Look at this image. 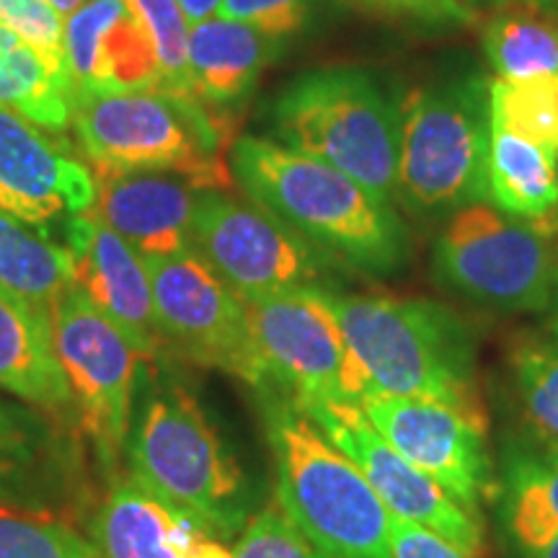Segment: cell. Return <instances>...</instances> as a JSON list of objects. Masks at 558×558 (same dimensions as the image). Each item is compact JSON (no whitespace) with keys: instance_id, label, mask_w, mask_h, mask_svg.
<instances>
[{"instance_id":"6da1fadb","label":"cell","mask_w":558,"mask_h":558,"mask_svg":"<svg viewBox=\"0 0 558 558\" xmlns=\"http://www.w3.org/2000/svg\"><path fill=\"white\" fill-rule=\"evenodd\" d=\"M230 171L251 202L337 264L375 277L407 264L409 235L399 215L324 160L277 140L243 135L230 148Z\"/></svg>"},{"instance_id":"7a4b0ae2","label":"cell","mask_w":558,"mask_h":558,"mask_svg":"<svg viewBox=\"0 0 558 558\" xmlns=\"http://www.w3.org/2000/svg\"><path fill=\"white\" fill-rule=\"evenodd\" d=\"M145 362V399L124 450L128 476L177 505L218 538H233L248 525L254 492L226 437L184 383Z\"/></svg>"},{"instance_id":"3957f363","label":"cell","mask_w":558,"mask_h":558,"mask_svg":"<svg viewBox=\"0 0 558 558\" xmlns=\"http://www.w3.org/2000/svg\"><path fill=\"white\" fill-rule=\"evenodd\" d=\"M329 303L369 393L439 403L486 429L476 347L456 313L432 300L339 295L331 290Z\"/></svg>"},{"instance_id":"277c9868","label":"cell","mask_w":558,"mask_h":558,"mask_svg":"<svg viewBox=\"0 0 558 558\" xmlns=\"http://www.w3.org/2000/svg\"><path fill=\"white\" fill-rule=\"evenodd\" d=\"M264 424L275 458L277 501L318 550L339 558H393L390 520L357 465L295 399L264 388Z\"/></svg>"},{"instance_id":"5b68a950","label":"cell","mask_w":558,"mask_h":558,"mask_svg":"<svg viewBox=\"0 0 558 558\" xmlns=\"http://www.w3.org/2000/svg\"><path fill=\"white\" fill-rule=\"evenodd\" d=\"M269 130L279 145L333 166L390 205L401 150V107L367 70L300 73L271 99Z\"/></svg>"},{"instance_id":"8992f818","label":"cell","mask_w":558,"mask_h":558,"mask_svg":"<svg viewBox=\"0 0 558 558\" xmlns=\"http://www.w3.org/2000/svg\"><path fill=\"white\" fill-rule=\"evenodd\" d=\"M73 128L96 181L169 173L199 192H222L233 171L222 163L218 117L194 99L158 94H75Z\"/></svg>"},{"instance_id":"52a82bcc","label":"cell","mask_w":558,"mask_h":558,"mask_svg":"<svg viewBox=\"0 0 558 558\" xmlns=\"http://www.w3.org/2000/svg\"><path fill=\"white\" fill-rule=\"evenodd\" d=\"M488 83L478 75L418 88L401 107L396 197L416 215L458 213L486 197Z\"/></svg>"},{"instance_id":"ba28073f","label":"cell","mask_w":558,"mask_h":558,"mask_svg":"<svg viewBox=\"0 0 558 558\" xmlns=\"http://www.w3.org/2000/svg\"><path fill=\"white\" fill-rule=\"evenodd\" d=\"M548 220H518L486 202L460 207L435 243L432 271L450 292L486 308L548 311L558 282Z\"/></svg>"},{"instance_id":"9c48e42d","label":"cell","mask_w":558,"mask_h":558,"mask_svg":"<svg viewBox=\"0 0 558 558\" xmlns=\"http://www.w3.org/2000/svg\"><path fill=\"white\" fill-rule=\"evenodd\" d=\"M52 339L83 432L101 465L117 471L135 418L140 373L148 360L78 284L52 305Z\"/></svg>"},{"instance_id":"30bf717a","label":"cell","mask_w":558,"mask_h":558,"mask_svg":"<svg viewBox=\"0 0 558 558\" xmlns=\"http://www.w3.org/2000/svg\"><path fill=\"white\" fill-rule=\"evenodd\" d=\"M251 337L267 369V388L298 403L367 399L369 383L349 352L326 288L246 300Z\"/></svg>"},{"instance_id":"8fae6325","label":"cell","mask_w":558,"mask_h":558,"mask_svg":"<svg viewBox=\"0 0 558 558\" xmlns=\"http://www.w3.org/2000/svg\"><path fill=\"white\" fill-rule=\"evenodd\" d=\"M192 251L243 300L324 288L333 262L256 202L199 192Z\"/></svg>"},{"instance_id":"7c38bea8","label":"cell","mask_w":558,"mask_h":558,"mask_svg":"<svg viewBox=\"0 0 558 558\" xmlns=\"http://www.w3.org/2000/svg\"><path fill=\"white\" fill-rule=\"evenodd\" d=\"M156 320L166 349L199 367L267 388V369L251 337L246 300L235 295L194 251L148 259Z\"/></svg>"},{"instance_id":"4fadbf2b","label":"cell","mask_w":558,"mask_h":558,"mask_svg":"<svg viewBox=\"0 0 558 558\" xmlns=\"http://www.w3.org/2000/svg\"><path fill=\"white\" fill-rule=\"evenodd\" d=\"M298 407L365 473L369 486L393 518L422 525L469 558H484L486 535L481 518L460 507L435 478L390 448L357 403L329 399Z\"/></svg>"},{"instance_id":"5bb4252c","label":"cell","mask_w":558,"mask_h":558,"mask_svg":"<svg viewBox=\"0 0 558 558\" xmlns=\"http://www.w3.org/2000/svg\"><path fill=\"white\" fill-rule=\"evenodd\" d=\"M360 409L390 448L435 478L471 514L478 518L481 501L499 494L486 429L471 418L439 403L399 396H367Z\"/></svg>"},{"instance_id":"9a60e30c","label":"cell","mask_w":558,"mask_h":558,"mask_svg":"<svg viewBox=\"0 0 558 558\" xmlns=\"http://www.w3.org/2000/svg\"><path fill=\"white\" fill-rule=\"evenodd\" d=\"M96 177L52 132L0 107V209L47 233L52 222L86 213Z\"/></svg>"},{"instance_id":"2e32d148","label":"cell","mask_w":558,"mask_h":558,"mask_svg":"<svg viewBox=\"0 0 558 558\" xmlns=\"http://www.w3.org/2000/svg\"><path fill=\"white\" fill-rule=\"evenodd\" d=\"M62 246L73 259V284L120 326L148 362L169 357L153 303L148 262L90 209L62 222Z\"/></svg>"},{"instance_id":"e0dca14e","label":"cell","mask_w":558,"mask_h":558,"mask_svg":"<svg viewBox=\"0 0 558 558\" xmlns=\"http://www.w3.org/2000/svg\"><path fill=\"white\" fill-rule=\"evenodd\" d=\"M75 94H150L163 88L156 45L130 0H86L65 19Z\"/></svg>"},{"instance_id":"ac0fdd59","label":"cell","mask_w":558,"mask_h":558,"mask_svg":"<svg viewBox=\"0 0 558 558\" xmlns=\"http://www.w3.org/2000/svg\"><path fill=\"white\" fill-rule=\"evenodd\" d=\"M99 558H233V548L190 512L117 478L88 525Z\"/></svg>"},{"instance_id":"d6986e66","label":"cell","mask_w":558,"mask_h":558,"mask_svg":"<svg viewBox=\"0 0 558 558\" xmlns=\"http://www.w3.org/2000/svg\"><path fill=\"white\" fill-rule=\"evenodd\" d=\"M199 190L169 173H130L96 181L90 213L148 259L192 251V222Z\"/></svg>"},{"instance_id":"ffe728a7","label":"cell","mask_w":558,"mask_h":558,"mask_svg":"<svg viewBox=\"0 0 558 558\" xmlns=\"http://www.w3.org/2000/svg\"><path fill=\"white\" fill-rule=\"evenodd\" d=\"M0 390L45 414H75L52 339V313L0 290Z\"/></svg>"},{"instance_id":"44dd1931","label":"cell","mask_w":558,"mask_h":558,"mask_svg":"<svg viewBox=\"0 0 558 558\" xmlns=\"http://www.w3.org/2000/svg\"><path fill=\"white\" fill-rule=\"evenodd\" d=\"M282 41L239 21L209 16L190 32L192 96L205 109L230 111L254 94Z\"/></svg>"},{"instance_id":"7402d4cb","label":"cell","mask_w":558,"mask_h":558,"mask_svg":"<svg viewBox=\"0 0 558 558\" xmlns=\"http://www.w3.org/2000/svg\"><path fill=\"white\" fill-rule=\"evenodd\" d=\"M484 199L518 220L550 218L558 207V150L492 124Z\"/></svg>"},{"instance_id":"603a6c76","label":"cell","mask_w":558,"mask_h":558,"mask_svg":"<svg viewBox=\"0 0 558 558\" xmlns=\"http://www.w3.org/2000/svg\"><path fill=\"white\" fill-rule=\"evenodd\" d=\"M484 52L497 78L538 81L558 75V19L525 3H501L488 11Z\"/></svg>"},{"instance_id":"cb8c5ba5","label":"cell","mask_w":558,"mask_h":558,"mask_svg":"<svg viewBox=\"0 0 558 558\" xmlns=\"http://www.w3.org/2000/svg\"><path fill=\"white\" fill-rule=\"evenodd\" d=\"M73 83L41 54L0 26V107L60 135L73 124Z\"/></svg>"},{"instance_id":"d4e9b609","label":"cell","mask_w":558,"mask_h":558,"mask_svg":"<svg viewBox=\"0 0 558 558\" xmlns=\"http://www.w3.org/2000/svg\"><path fill=\"white\" fill-rule=\"evenodd\" d=\"M60 456V432L50 416L24 401L0 399V497L29 507L47 476H54Z\"/></svg>"},{"instance_id":"484cf974","label":"cell","mask_w":558,"mask_h":558,"mask_svg":"<svg viewBox=\"0 0 558 558\" xmlns=\"http://www.w3.org/2000/svg\"><path fill=\"white\" fill-rule=\"evenodd\" d=\"M501 518L522 554L546 546L558 535V452L518 450L507 460Z\"/></svg>"},{"instance_id":"4316f807","label":"cell","mask_w":558,"mask_h":558,"mask_svg":"<svg viewBox=\"0 0 558 558\" xmlns=\"http://www.w3.org/2000/svg\"><path fill=\"white\" fill-rule=\"evenodd\" d=\"M73 284V259L62 243L0 209V290L50 311Z\"/></svg>"},{"instance_id":"83f0119b","label":"cell","mask_w":558,"mask_h":558,"mask_svg":"<svg viewBox=\"0 0 558 558\" xmlns=\"http://www.w3.org/2000/svg\"><path fill=\"white\" fill-rule=\"evenodd\" d=\"M509 360L530 427L543 448L558 452V339H520Z\"/></svg>"},{"instance_id":"f1b7e54d","label":"cell","mask_w":558,"mask_h":558,"mask_svg":"<svg viewBox=\"0 0 558 558\" xmlns=\"http://www.w3.org/2000/svg\"><path fill=\"white\" fill-rule=\"evenodd\" d=\"M492 124L558 150V75L538 81H488Z\"/></svg>"},{"instance_id":"f546056e","label":"cell","mask_w":558,"mask_h":558,"mask_svg":"<svg viewBox=\"0 0 558 558\" xmlns=\"http://www.w3.org/2000/svg\"><path fill=\"white\" fill-rule=\"evenodd\" d=\"M96 556L65 522L32 507L0 505V558Z\"/></svg>"},{"instance_id":"4dcf8cb0","label":"cell","mask_w":558,"mask_h":558,"mask_svg":"<svg viewBox=\"0 0 558 558\" xmlns=\"http://www.w3.org/2000/svg\"><path fill=\"white\" fill-rule=\"evenodd\" d=\"M156 45L163 88L160 94L194 99L190 81V32L192 24L181 11L179 0H130Z\"/></svg>"},{"instance_id":"1f68e13d","label":"cell","mask_w":558,"mask_h":558,"mask_svg":"<svg viewBox=\"0 0 558 558\" xmlns=\"http://www.w3.org/2000/svg\"><path fill=\"white\" fill-rule=\"evenodd\" d=\"M0 26L32 45L50 62L52 70L70 78L65 60V19L47 0H0Z\"/></svg>"},{"instance_id":"d6a6232c","label":"cell","mask_w":558,"mask_h":558,"mask_svg":"<svg viewBox=\"0 0 558 558\" xmlns=\"http://www.w3.org/2000/svg\"><path fill=\"white\" fill-rule=\"evenodd\" d=\"M233 558H316V546L275 501L241 530Z\"/></svg>"},{"instance_id":"836d02e7","label":"cell","mask_w":558,"mask_h":558,"mask_svg":"<svg viewBox=\"0 0 558 558\" xmlns=\"http://www.w3.org/2000/svg\"><path fill=\"white\" fill-rule=\"evenodd\" d=\"M316 0H220L215 16L239 21L264 37L284 41L308 24Z\"/></svg>"},{"instance_id":"e575fe53","label":"cell","mask_w":558,"mask_h":558,"mask_svg":"<svg viewBox=\"0 0 558 558\" xmlns=\"http://www.w3.org/2000/svg\"><path fill=\"white\" fill-rule=\"evenodd\" d=\"M367 9L390 16H403L427 24H469L486 19L488 11L497 9V0H360Z\"/></svg>"},{"instance_id":"d590c367","label":"cell","mask_w":558,"mask_h":558,"mask_svg":"<svg viewBox=\"0 0 558 558\" xmlns=\"http://www.w3.org/2000/svg\"><path fill=\"white\" fill-rule=\"evenodd\" d=\"M390 550L393 558H469L439 535L401 518L390 520Z\"/></svg>"},{"instance_id":"8d00e7d4","label":"cell","mask_w":558,"mask_h":558,"mask_svg":"<svg viewBox=\"0 0 558 558\" xmlns=\"http://www.w3.org/2000/svg\"><path fill=\"white\" fill-rule=\"evenodd\" d=\"M181 11H184V16L190 24H199V21H205L209 16H215L218 13V5L220 0H179Z\"/></svg>"},{"instance_id":"74e56055","label":"cell","mask_w":558,"mask_h":558,"mask_svg":"<svg viewBox=\"0 0 558 558\" xmlns=\"http://www.w3.org/2000/svg\"><path fill=\"white\" fill-rule=\"evenodd\" d=\"M47 3H50V5H52V9L60 13V16H62V19H68V16H70V13H75V11H78V9H81V5H83V3H86V0H47Z\"/></svg>"},{"instance_id":"f35d334b","label":"cell","mask_w":558,"mask_h":558,"mask_svg":"<svg viewBox=\"0 0 558 558\" xmlns=\"http://www.w3.org/2000/svg\"><path fill=\"white\" fill-rule=\"evenodd\" d=\"M525 558H558V535L554 541H548L546 546L530 550V554H525Z\"/></svg>"},{"instance_id":"ab89813d","label":"cell","mask_w":558,"mask_h":558,"mask_svg":"<svg viewBox=\"0 0 558 558\" xmlns=\"http://www.w3.org/2000/svg\"><path fill=\"white\" fill-rule=\"evenodd\" d=\"M497 3H525V5H535V9L543 11H556L558 13V0H497Z\"/></svg>"},{"instance_id":"60d3db41","label":"cell","mask_w":558,"mask_h":558,"mask_svg":"<svg viewBox=\"0 0 558 558\" xmlns=\"http://www.w3.org/2000/svg\"><path fill=\"white\" fill-rule=\"evenodd\" d=\"M554 320H550V337L558 339V282H556V295H554Z\"/></svg>"},{"instance_id":"b9f144b4","label":"cell","mask_w":558,"mask_h":558,"mask_svg":"<svg viewBox=\"0 0 558 558\" xmlns=\"http://www.w3.org/2000/svg\"><path fill=\"white\" fill-rule=\"evenodd\" d=\"M316 558H339V556H333V554H326V550H318V548H316Z\"/></svg>"},{"instance_id":"7bdbcfd3","label":"cell","mask_w":558,"mask_h":558,"mask_svg":"<svg viewBox=\"0 0 558 558\" xmlns=\"http://www.w3.org/2000/svg\"><path fill=\"white\" fill-rule=\"evenodd\" d=\"M86 558H96V556H86Z\"/></svg>"},{"instance_id":"ee69618b","label":"cell","mask_w":558,"mask_h":558,"mask_svg":"<svg viewBox=\"0 0 558 558\" xmlns=\"http://www.w3.org/2000/svg\"><path fill=\"white\" fill-rule=\"evenodd\" d=\"M556 19H558V13H556Z\"/></svg>"}]
</instances>
